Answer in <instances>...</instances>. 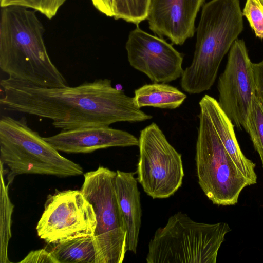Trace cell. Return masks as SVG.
Here are the masks:
<instances>
[{"label": "cell", "instance_id": "cell-16", "mask_svg": "<svg viewBox=\"0 0 263 263\" xmlns=\"http://www.w3.org/2000/svg\"><path fill=\"white\" fill-rule=\"evenodd\" d=\"M186 98L185 93L165 83L145 84L135 90L133 97L139 108L151 106L168 109L179 107Z\"/></svg>", "mask_w": 263, "mask_h": 263}, {"label": "cell", "instance_id": "cell-13", "mask_svg": "<svg viewBox=\"0 0 263 263\" xmlns=\"http://www.w3.org/2000/svg\"><path fill=\"white\" fill-rule=\"evenodd\" d=\"M43 138L58 151L67 153H89L111 147L139 145V138L126 131L109 126L62 130L56 135Z\"/></svg>", "mask_w": 263, "mask_h": 263}, {"label": "cell", "instance_id": "cell-17", "mask_svg": "<svg viewBox=\"0 0 263 263\" xmlns=\"http://www.w3.org/2000/svg\"><path fill=\"white\" fill-rule=\"evenodd\" d=\"M50 252L58 263H97L93 235L76 237L55 244Z\"/></svg>", "mask_w": 263, "mask_h": 263}, {"label": "cell", "instance_id": "cell-2", "mask_svg": "<svg viewBox=\"0 0 263 263\" xmlns=\"http://www.w3.org/2000/svg\"><path fill=\"white\" fill-rule=\"evenodd\" d=\"M35 12L20 6L1 7L0 68L9 77L38 86H68L48 53L45 28Z\"/></svg>", "mask_w": 263, "mask_h": 263}, {"label": "cell", "instance_id": "cell-11", "mask_svg": "<svg viewBox=\"0 0 263 263\" xmlns=\"http://www.w3.org/2000/svg\"><path fill=\"white\" fill-rule=\"evenodd\" d=\"M125 48L130 65L153 83H167L181 77L183 55L162 37L137 26L130 32Z\"/></svg>", "mask_w": 263, "mask_h": 263}, {"label": "cell", "instance_id": "cell-20", "mask_svg": "<svg viewBox=\"0 0 263 263\" xmlns=\"http://www.w3.org/2000/svg\"><path fill=\"white\" fill-rule=\"evenodd\" d=\"M247 132L260 156L263 167V101L256 93L248 116Z\"/></svg>", "mask_w": 263, "mask_h": 263}, {"label": "cell", "instance_id": "cell-4", "mask_svg": "<svg viewBox=\"0 0 263 263\" xmlns=\"http://www.w3.org/2000/svg\"><path fill=\"white\" fill-rule=\"evenodd\" d=\"M0 163L9 185L22 174L68 177L83 174L79 164L62 156L23 117L3 116L0 120ZM3 166V167H4Z\"/></svg>", "mask_w": 263, "mask_h": 263}, {"label": "cell", "instance_id": "cell-12", "mask_svg": "<svg viewBox=\"0 0 263 263\" xmlns=\"http://www.w3.org/2000/svg\"><path fill=\"white\" fill-rule=\"evenodd\" d=\"M205 0H149L146 20L151 31L182 45L194 36L197 14Z\"/></svg>", "mask_w": 263, "mask_h": 263}, {"label": "cell", "instance_id": "cell-9", "mask_svg": "<svg viewBox=\"0 0 263 263\" xmlns=\"http://www.w3.org/2000/svg\"><path fill=\"white\" fill-rule=\"evenodd\" d=\"M97 224L93 208L81 191L69 190L48 196L36 230L41 239L55 245L93 235Z\"/></svg>", "mask_w": 263, "mask_h": 263}, {"label": "cell", "instance_id": "cell-8", "mask_svg": "<svg viewBox=\"0 0 263 263\" xmlns=\"http://www.w3.org/2000/svg\"><path fill=\"white\" fill-rule=\"evenodd\" d=\"M139 158L136 178L153 199L173 196L181 186L184 176L182 156L154 122L140 132Z\"/></svg>", "mask_w": 263, "mask_h": 263}, {"label": "cell", "instance_id": "cell-19", "mask_svg": "<svg viewBox=\"0 0 263 263\" xmlns=\"http://www.w3.org/2000/svg\"><path fill=\"white\" fill-rule=\"evenodd\" d=\"M149 0H114V18L138 25L146 20Z\"/></svg>", "mask_w": 263, "mask_h": 263}, {"label": "cell", "instance_id": "cell-21", "mask_svg": "<svg viewBox=\"0 0 263 263\" xmlns=\"http://www.w3.org/2000/svg\"><path fill=\"white\" fill-rule=\"evenodd\" d=\"M66 0H0L1 7L16 6L37 11L48 19L56 15Z\"/></svg>", "mask_w": 263, "mask_h": 263}, {"label": "cell", "instance_id": "cell-6", "mask_svg": "<svg viewBox=\"0 0 263 263\" xmlns=\"http://www.w3.org/2000/svg\"><path fill=\"white\" fill-rule=\"evenodd\" d=\"M199 107L195 155L198 183L213 204L235 205L250 184L225 149L206 111Z\"/></svg>", "mask_w": 263, "mask_h": 263}, {"label": "cell", "instance_id": "cell-5", "mask_svg": "<svg viewBox=\"0 0 263 263\" xmlns=\"http://www.w3.org/2000/svg\"><path fill=\"white\" fill-rule=\"evenodd\" d=\"M228 223L209 224L178 212L156 231L148 243L147 263H215Z\"/></svg>", "mask_w": 263, "mask_h": 263}, {"label": "cell", "instance_id": "cell-1", "mask_svg": "<svg viewBox=\"0 0 263 263\" xmlns=\"http://www.w3.org/2000/svg\"><path fill=\"white\" fill-rule=\"evenodd\" d=\"M0 84L4 94L0 103L4 110L50 119L62 130L152 118L136 106L133 97L112 87L108 79L51 88L9 77Z\"/></svg>", "mask_w": 263, "mask_h": 263}, {"label": "cell", "instance_id": "cell-22", "mask_svg": "<svg viewBox=\"0 0 263 263\" xmlns=\"http://www.w3.org/2000/svg\"><path fill=\"white\" fill-rule=\"evenodd\" d=\"M256 36L263 39V2L247 0L242 12Z\"/></svg>", "mask_w": 263, "mask_h": 263}, {"label": "cell", "instance_id": "cell-10", "mask_svg": "<svg viewBox=\"0 0 263 263\" xmlns=\"http://www.w3.org/2000/svg\"><path fill=\"white\" fill-rule=\"evenodd\" d=\"M252 64L245 42L236 40L217 84L220 107L234 126L246 132L248 116L256 96Z\"/></svg>", "mask_w": 263, "mask_h": 263}, {"label": "cell", "instance_id": "cell-25", "mask_svg": "<svg viewBox=\"0 0 263 263\" xmlns=\"http://www.w3.org/2000/svg\"><path fill=\"white\" fill-rule=\"evenodd\" d=\"M94 7L108 17H114V0H91Z\"/></svg>", "mask_w": 263, "mask_h": 263}, {"label": "cell", "instance_id": "cell-26", "mask_svg": "<svg viewBox=\"0 0 263 263\" xmlns=\"http://www.w3.org/2000/svg\"><path fill=\"white\" fill-rule=\"evenodd\" d=\"M261 1L263 2V0H261Z\"/></svg>", "mask_w": 263, "mask_h": 263}, {"label": "cell", "instance_id": "cell-15", "mask_svg": "<svg viewBox=\"0 0 263 263\" xmlns=\"http://www.w3.org/2000/svg\"><path fill=\"white\" fill-rule=\"evenodd\" d=\"M137 180L132 172L116 171L115 189L127 231L126 248L136 253L141 226L142 209Z\"/></svg>", "mask_w": 263, "mask_h": 263}, {"label": "cell", "instance_id": "cell-23", "mask_svg": "<svg viewBox=\"0 0 263 263\" xmlns=\"http://www.w3.org/2000/svg\"><path fill=\"white\" fill-rule=\"evenodd\" d=\"M20 263H58L51 252L45 249L30 251Z\"/></svg>", "mask_w": 263, "mask_h": 263}, {"label": "cell", "instance_id": "cell-18", "mask_svg": "<svg viewBox=\"0 0 263 263\" xmlns=\"http://www.w3.org/2000/svg\"><path fill=\"white\" fill-rule=\"evenodd\" d=\"M1 233L0 262H11L8 257V247L11 238V226L14 205L8 194V184L4 181L3 165L1 163Z\"/></svg>", "mask_w": 263, "mask_h": 263}, {"label": "cell", "instance_id": "cell-7", "mask_svg": "<svg viewBox=\"0 0 263 263\" xmlns=\"http://www.w3.org/2000/svg\"><path fill=\"white\" fill-rule=\"evenodd\" d=\"M116 172L100 166L84 174L80 190L96 215L93 236L97 263H122L127 251V231L116 197Z\"/></svg>", "mask_w": 263, "mask_h": 263}, {"label": "cell", "instance_id": "cell-24", "mask_svg": "<svg viewBox=\"0 0 263 263\" xmlns=\"http://www.w3.org/2000/svg\"><path fill=\"white\" fill-rule=\"evenodd\" d=\"M256 93L263 101V60L257 63L252 64Z\"/></svg>", "mask_w": 263, "mask_h": 263}, {"label": "cell", "instance_id": "cell-14", "mask_svg": "<svg viewBox=\"0 0 263 263\" xmlns=\"http://www.w3.org/2000/svg\"><path fill=\"white\" fill-rule=\"evenodd\" d=\"M199 107L206 111L225 149L250 185L256 184V165L241 151L235 136L234 125L220 107L218 101L213 97L205 95L199 102Z\"/></svg>", "mask_w": 263, "mask_h": 263}, {"label": "cell", "instance_id": "cell-3", "mask_svg": "<svg viewBox=\"0 0 263 263\" xmlns=\"http://www.w3.org/2000/svg\"><path fill=\"white\" fill-rule=\"evenodd\" d=\"M242 16L239 0H211L203 5L193 58L181 77L185 92L198 94L211 88L224 56L243 30Z\"/></svg>", "mask_w": 263, "mask_h": 263}]
</instances>
